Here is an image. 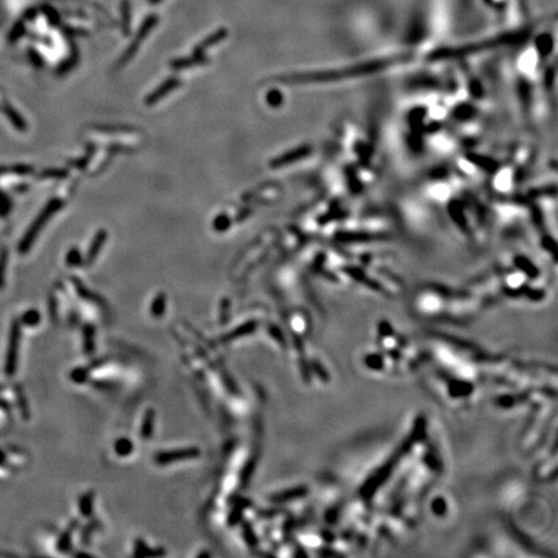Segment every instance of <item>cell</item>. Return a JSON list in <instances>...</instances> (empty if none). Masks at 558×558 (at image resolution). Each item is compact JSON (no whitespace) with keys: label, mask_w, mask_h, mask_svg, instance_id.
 Instances as JSON below:
<instances>
[{"label":"cell","mask_w":558,"mask_h":558,"mask_svg":"<svg viewBox=\"0 0 558 558\" xmlns=\"http://www.w3.org/2000/svg\"><path fill=\"white\" fill-rule=\"evenodd\" d=\"M156 24H158V16H155V14H151V16H149V17L146 18L145 21H144V24L141 25L140 30L137 31V35H136L135 40L131 43V45H129L128 48L125 49V52L123 53V56H121L120 59H119L118 67H123V66L127 65V63H128L129 61L133 59V56L137 53V51H139L141 43H143L144 40L147 38V35L150 34V31L153 30V28L155 26Z\"/></svg>","instance_id":"cell-1"},{"label":"cell","mask_w":558,"mask_h":558,"mask_svg":"<svg viewBox=\"0 0 558 558\" xmlns=\"http://www.w3.org/2000/svg\"><path fill=\"white\" fill-rule=\"evenodd\" d=\"M201 451L199 448L189 447V448H178V450L162 451L158 452L155 456V461L159 465H166L180 460H189V459H195L199 456Z\"/></svg>","instance_id":"cell-2"},{"label":"cell","mask_w":558,"mask_h":558,"mask_svg":"<svg viewBox=\"0 0 558 558\" xmlns=\"http://www.w3.org/2000/svg\"><path fill=\"white\" fill-rule=\"evenodd\" d=\"M180 86H181L180 78H177V77L168 78V79L164 80L163 83L160 84L159 87L155 88V89H154L153 92H151V93H150L149 96L145 98V104L147 105V106L155 105L158 101L163 100L166 96H168V94H170V92L177 89V88L180 87Z\"/></svg>","instance_id":"cell-3"},{"label":"cell","mask_w":558,"mask_h":558,"mask_svg":"<svg viewBox=\"0 0 558 558\" xmlns=\"http://www.w3.org/2000/svg\"><path fill=\"white\" fill-rule=\"evenodd\" d=\"M228 36V31H226L225 29H220V30H216L213 34H211L208 38H206L203 42L201 43V44H198L197 47L194 48V55H203V53L207 51L208 48H211V47H213V45L219 44L220 42H222L224 39Z\"/></svg>","instance_id":"cell-4"},{"label":"cell","mask_w":558,"mask_h":558,"mask_svg":"<svg viewBox=\"0 0 558 558\" xmlns=\"http://www.w3.org/2000/svg\"><path fill=\"white\" fill-rule=\"evenodd\" d=\"M206 62H207V59L203 55H193L191 57H182V59H172L170 66L174 70H182L187 69V67H193V66L203 65Z\"/></svg>","instance_id":"cell-5"},{"label":"cell","mask_w":558,"mask_h":558,"mask_svg":"<svg viewBox=\"0 0 558 558\" xmlns=\"http://www.w3.org/2000/svg\"><path fill=\"white\" fill-rule=\"evenodd\" d=\"M106 239H108V233H106V230H100V232L94 235L93 240H92V244H90L89 250H88L87 259H86V263H87L88 265L96 260V257H97V255L101 251V247L104 246Z\"/></svg>","instance_id":"cell-6"},{"label":"cell","mask_w":558,"mask_h":558,"mask_svg":"<svg viewBox=\"0 0 558 558\" xmlns=\"http://www.w3.org/2000/svg\"><path fill=\"white\" fill-rule=\"evenodd\" d=\"M256 327H257L256 322L244 323V324H242V326L238 327V328L233 329L229 335H225V336L221 339V341H224V343H228V341L236 339V337H240V336H244V335H248V333H252L253 331L256 329Z\"/></svg>","instance_id":"cell-7"},{"label":"cell","mask_w":558,"mask_h":558,"mask_svg":"<svg viewBox=\"0 0 558 558\" xmlns=\"http://www.w3.org/2000/svg\"><path fill=\"white\" fill-rule=\"evenodd\" d=\"M154 419H155V412H154L153 409H149L145 412L143 420V427H141V437L144 440H149L153 436Z\"/></svg>","instance_id":"cell-8"},{"label":"cell","mask_w":558,"mask_h":558,"mask_svg":"<svg viewBox=\"0 0 558 558\" xmlns=\"http://www.w3.org/2000/svg\"><path fill=\"white\" fill-rule=\"evenodd\" d=\"M166 305H167L166 295H164L163 292H160V294H158V295H156V297L154 298L153 304H151V308H150L151 316H153V317H162V316H163L164 310H166Z\"/></svg>","instance_id":"cell-9"},{"label":"cell","mask_w":558,"mask_h":558,"mask_svg":"<svg viewBox=\"0 0 558 558\" xmlns=\"http://www.w3.org/2000/svg\"><path fill=\"white\" fill-rule=\"evenodd\" d=\"M79 509L80 513L86 517H89L92 514V509H93V496L92 493H88L83 495L79 500Z\"/></svg>","instance_id":"cell-10"},{"label":"cell","mask_w":558,"mask_h":558,"mask_svg":"<svg viewBox=\"0 0 558 558\" xmlns=\"http://www.w3.org/2000/svg\"><path fill=\"white\" fill-rule=\"evenodd\" d=\"M132 451H133V443L128 438H119L115 442V452L119 456H127V455L131 454Z\"/></svg>","instance_id":"cell-11"},{"label":"cell","mask_w":558,"mask_h":558,"mask_svg":"<svg viewBox=\"0 0 558 558\" xmlns=\"http://www.w3.org/2000/svg\"><path fill=\"white\" fill-rule=\"evenodd\" d=\"M121 18H123V30L124 34H129V24H131V4L128 0H123L121 3Z\"/></svg>","instance_id":"cell-12"},{"label":"cell","mask_w":558,"mask_h":558,"mask_svg":"<svg viewBox=\"0 0 558 558\" xmlns=\"http://www.w3.org/2000/svg\"><path fill=\"white\" fill-rule=\"evenodd\" d=\"M136 552H135V556L136 557H143V556H154V555H163L164 552L160 551V552H155V551H147V547H146V544L144 543V541L141 540H137L136 541Z\"/></svg>","instance_id":"cell-13"},{"label":"cell","mask_w":558,"mask_h":558,"mask_svg":"<svg viewBox=\"0 0 558 558\" xmlns=\"http://www.w3.org/2000/svg\"><path fill=\"white\" fill-rule=\"evenodd\" d=\"M230 226V217L228 215H220L216 217V220L213 221V229L217 230V232H225L226 229H229Z\"/></svg>","instance_id":"cell-14"},{"label":"cell","mask_w":558,"mask_h":558,"mask_svg":"<svg viewBox=\"0 0 558 558\" xmlns=\"http://www.w3.org/2000/svg\"><path fill=\"white\" fill-rule=\"evenodd\" d=\"M82 263H83V257H82V255H80V252L77 250V248H73V250L67 253L66 264H67L69 266H78V265H80Z\"/></svg>","instance_id":"cell-15"},{"label":"cell","mask_w":558,"mask_h":558,"mask_svg":"<svg viewBox=\"0 0 558 558\" xmlns=\"http://www.w3.org/2000/svg\"><path fill=\"white\" fill-rule=\"evenodd\" d=\"M39 319H40V317H39L38 313L32 310V312L28 313V314L25 316L24 322L26 323V324H29V326H35V324H38L39 323Z\"/></svg>","instance_id":"cell-16"},{"label":"cell","mask_w":558,"mask_h":558,"mask_svg":"<svg viewBox=\"0 0 558 558\" xmlns=\"http://www.w3.org/2000/svg\"><path fill=\"white\" fill-rule=\"evenodd\" d=\"M86 378H87V372L84 371V370H82V368L74 370L73 374H71V379H73L75 382H83L84 380H86Z\"/></svg>","instance_id":"cell-17"},{"label":"cell","mask_w":558,"mask_h":558,"mask_svg":"<svg viewBox=\"0 0 558 558\" xmlns=\"http://www.w3.org/2000/svg\"><path fill=\"white\" fill-rule=\"evenodd\" d=\"M96 128L100 129V131H110V132L133 131V128H131V127H125V125H119V127H117V125H111V127H106V125H100V127H96Z\"/></svg>","instance_id":"cell-18"},{"label":"cell","mask_w":558,"mask_h":558,"mask_svg":"<svg viewBox=\"0 0 558 558\" xmlns=\"http://www.w3.org/2000/svg\"><path fill=\"white\" fill-rule=\"evenodd\" d=\"M59 551H63L66 552L67 549L70 548V531H67V532H65L63 534V536L61 537V541H59Z\"/></svg>","instance_id":"cell-19"},{"label":"cell","mask_w":558,"mask_h":558,"mask_svg":"<svg viewBox=\"0 0 558 558\" xmlns=\"http://www.w3.org/2000/svg\"><path fill=\"white\" fill-rule=\"evenodd\" d=\"M229 305H230L229 298H224V301H222L221 317H220V319H221L222 323L225 322L226 318H229Z\"/></svg>","instance_id":"cell-20"},{"label":"cell","mask_w":558,"mask_h":558,"mask_svg":"<svg viewBox=\"0 0 558 558\" xmlns=\"http://www.w3.org/2000/svg\"><path fill=\"white\" fill-rule=\"evenodd\" d=\"M89 162V156H86V158H79V159H75L71 162V164H73L74 167H77V168H83V167H86V164Z\"/></svg>","instance_id":"cell-21"},{"label":"cell","mask_w":558,"mask_h":558,"mask_svg":"<svg viewBox=\"0 0 558 558\" xmlns=\"http://www.w3.org/2000/svg\"><path fill=\"white\" fill-rule=\"evenodd\" d=\"M160 1H162V0H149L150 4H158L160 3Z\"/></svg>","instance_id":"cell-22"}]
</instances>
